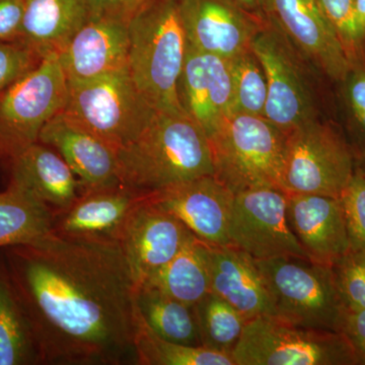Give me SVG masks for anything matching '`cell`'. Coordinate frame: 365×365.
<instances>
[{
  "mask_svg": "<svg viewBox=\"0 0 365 365\" xmlns=\"http://www.w3.org/2000/svg\"><path fill=\"white\" fill-rule=\"evenodd\" d=\"M355 9L365 36V0H354Z\"/></svg>",
  "mask_w": 365,
  "mask_h": 365,
  "instance_id": "ab89813d",
  "label": "cell"
},
{
  "mask_svg": "<svg viewBox=\"0 0 365 365\" xmlns=\"http://www.w3.org/2000/svg\"><path fill=\"white\" fill-rule=\"evenodd\" d=\"M352 66L365 63V36L354 0H317Z\"/></svg>",
  "mask_w": 365,
  "mask_h": 365,
  "instance_id": "1f68e13d",
  "label": "cell"
},
{
  "mask_svg": "<svg viewBox=\"0 0 365 365\" xmlns=\"http://www.w3.org/2000/svg\"><path fill=\"white\" fill-rule=\"evenodd\" d=\"M62 111L118 150L138 137L155 109L141 95L128 67H124L98 78L68 81Z\"/></svg>",
  "mask_w": 365,
  "mask_h": 365,
  "instance_id": "8992f818",
  "label": "cell"
},
{
  "mask_svg": "<svg viewBox=\"0 0 365 365\" xmlns=\"http://www.w3.org/2000/svg\"><path fill=\"white\" fill-rule=\"evenodd\" d=\"M341 333L349 341L357 365H365V309H347Z\"/></svg>",
  "mask_w": 365,
  "mask_h": 365,
  "instance_id": "d590c367",
  "label": "cell"
},
{
  "mask_svg": "<svg viewBox=\"0 0 365 365\" xmlns=\"http://www.w3.org/2000/svg\"><path fill=\"white\" fill-rule=\"evenodd\" d=\"M350 248H365V173L361 163H357L354 174L339 197Z\"/></svg>",
  "mask_w": 365,
  "mask_h": 365,
  "instance_id": "836d02e7",
  "label": "cell"
},
{
  "mask_svg": "<svg viewBox=\"0 0 365 365\" xmlns=\"http://www.w3.org/2000/svg\"><path fill=\"white\" fill-rule=\"evenodd\" d=\"M267 79L264 118L287 132L319 119L313 86L299 52L272 25L266 23L252 42Z\"/></svg>",
  "mask_w": 365,
  "mask_h": 365,
  "instance_id": "30bf717a",
  "label": "cell"
},
{
  "mask_svg": "<svg viewBox=\"0 0 365 365\" xmlns=\"http://www.w3.org/2000/svg\"><path fill=\"white\" fill-rule=\"evenodd\" d=\"M345 136L357 162L365 160V63L352 66L340 83Z\"/></svg>",
  "mask_w": 365,
  "mask_h": 365,
  "instance_id": "4dcf8cb0",
  "label": "cell"
},
{
  "mask_svg": "<svg viewBox=\"0 0 365 365\" xmlns=\"http://www.w3.org/2000/svg\"><path fill=\"white\" fill-rule=\"evenodd\" d=\"M90 16H109L130 21L148 0H86Z\"/></svg>",
  "mask_w": 365,
  "mask_h": 365,
  "instance_id": "74e56055",
  "label": "cell"
},
{
  "mask_svg": "<svg viewBox=\"0 0 365 365\" xmlns=\"http://www.w3.org/2000/svg\"><path fill=\"white\" fill-rule=\"evenodd\" d=\"M230 61L232 86V114L264 117L268 86L265 72L252 50Z\"/></svg>",
  "mask_w": 365,
  "mask_h": 365,
  "instance_id": "f546056e",
  "label": "cell"
},
{
  "mask_svg": "<svg viewBox=\"0 0 365 365\" xmlns=\"http://www.w3.org/2000/svg\"><path fill=\"white\" fill-rule=\"evenodd\" d=\"M118 162L122 186L144 195L215 176L210 141L185 111L155 110L138 137L118 150Z\"/></svg>",
  "mask_w": 365,
  "mask_h": 365,
  "instance_id": "7a4b0ae2",
  "label": "cell"
},
{
  "mask_svg": "<svg viewBox=\"0 0 365 365\" xmlns=\"http://www.w3.org/2000/svg\"><path fill=\"white\" fill-rule=\"evenodd\" d=\"M1 250L42 364H136L135 284L119 242L51 232Z\"/></svg>",
  "mask_w": 365,
  "mask_h": 365,
  "instance_id": "6da1fadb",
  "label": "cell"
},
{
  "mask_svg": "<svg viewBox=\"0 0 365 365\" xmlns=\"http://www.w3.org/2000/svg\"><path fill=\"white\" fill-rule=\"evenodd\" d=\"M357 163L345 134L319 118L287 132L281 189L339 198Z\"/></svg>",
  "mask_w": 365,
  "mask_h": 365,
  "instance_id": "9c48e42d",
  "label": "cell"
},
{
  "mask_svg": "<svg viewBox=\"0 0 365 365\" xmlns=\"http://www.w3.org/2000/svg\"><path fill=\"white\" fill-rule=\"evenodd\" d=\"M25 4L26 0H0V41L19 40Z\"/></svg>",
  "mask_w": 365,
  "mask_h": 365,
  "instance_id": "8d00e7d4",
  "label": "cell"
},
{
  "mask_svg": "<svg viewBox=\"0 0 365 365\" xmlns=\"http://www.w3.org/2000/svg\"><path fill=\"white\" fill-rule=\"evenodd\" d=\"M235 365H357L344 334L294 325L274 314L247 322Z\"/></svg>",
  "mask_w": 365,
  "mask_h": 365,
  "instance_id": "52a82bcc",
  "label": "cell"
},
{
  "mask_svg": "<svg viewBox=\"0 0 365 365\" xmlns=\"http://www.w3.org/2000/svg\"><path fill=\"white\" fill-rule=\"evenodd\" d=\"M235 1L254 16L266 21L263 11V0H235Z\"/></svg>",
  "mask_w": 365,
  "mask_h": 365,
  "instance_id": "f35d334b",
  "label": "cell"
},
{
  "mask_svg": "<svg viewBox=\"0 0 365 365\" xmlns=\"http://www.w3.org/2000/svg\"><path fill=\"white\" fill-rule=\"evenodd\" d=\"M178 6L187 43L227 59L251 50L254 38L267 23L235 0H178Z\"/></svg>",
  "mask_w": 365,
  "mask_h": 365,
  "instance_id": "5bb4252c",
  "label": "cell"
},
{
  "mask_svg": "<svg viewBox=\"0 0 365 365\" xmlns=\"http://www.w3.org/2000/svg\"><path fill=\"white\" fill-rule=\"evenodd\" d=\"M53 211L20 185L0 192V249L31 244L52 232Z\"/></svg>",
  "mask_w": 365,
  "mask_h": 365,
  "instance_id": "484cf974",
  "label": "cell"
},
{
  "mask_svg": "<svg viewBox=\"0 0 365 365\" xmlns=\"http://www.w3.org/2000/svg\"><path fill=\"white\" fill-rule=\"evenodd\" d=\"M232 246L255 260L295 257L311 260L290 227L287 193L279 188H257L235 196L230 218Z\"/></svg>",
  "mask_w": 365,
  "mask_h": 365,
  "instance_id": "8fae6325",
  "label": "cell"
},
{
  "mask_svg": "<svg viewBox=\"0 0 365 365\" xmlns=\"http://www.w3.org/2000/svg\"><path fill=\"white\" fill-rule=\"evenodd\" d=\"M178 95L182 109L210 141L232 115V76L228 59L198 51L187 43Z\"/></svg>",
  "mask_w": 365,
  "mask_h": 365,
  "instance_id": "9a60e30c",
  "label": "cell"
},
{
  "mask_svg": "<svg viewBox=\"0 0 365 365\" xmlns=\"http://www.w3.org/2000/svg\"><path fill=\"white\" fill-rule=\"evenodd\" d=\"M128 30V69L141 95L155 110L185 111L178 85L187 38L178 0H148Z\"/></svg>",
  "mask_w": 365,
  "mask_h": 365,
  "instance_id": "3957f363",
  "label": "cell"
},
{
  "mask_svg": "<svg viewBox=\"0 0 365 365\" xmlns=\"http://www.w3.org/2000/svg\"><path fill=\"white\" fill-rule=\"evenodd\" d=\"M150 196L208 246H232L230 225L235 195L215 176L198 178Z\"/></svg>",
  "mask_w": 365,
  "mask_h": 365,
  "instance_id": "2e32d148",
  "label": "cell"
},
{
  "mask_svg": "<svg viewBox=\"0 0 365 365\" xmlns=\"http://www.w3.org/2000/svg\"><path fill=\"white\" fill-rule=\"evenodd\" d=\"M39 143L57 151L81 182V194L120 186L118 150L63 111L48 121Z\"/></svg>",
  "mask_w": 365,
  "mask_h": 365,
  "instance_id": "e0dca14e",
  "label": "cell"
},
{
  "mask_svg": "<svg viewBox=\"0 0 365 365\" xmlns=\"http://www.w3.org/2000/svg\"><path fill=\"white\" fill-rule=\"evenodd\" d=\"M6 169L9 182L30 191L53 213L64 210L81 195V182L73 170L56 150L39 141Z\"/></svg>",
  "mask_w": 365,
  "mask_h": 365,
  "instance_id": "7402d4cb",
  "label": "cell"
},
{
  "mask_svg": "<svg viewBox=\"0 0 365 365\" xmlns=\"http://www.w3.org/2000/svg\"><path fill=\"white\" fill-rule=\"evenodd\" d=\"M43 58L19 42L0 41V91L34 71Z\"/></svg>",
  "mask_w": 365,
  "mask_h": 365,
  "instance_id": "e575fe53",
  "label": "cell"
},
{
  "mask_svg": "<svg viewBox=\"0 0 365 365\" xmlns=\"http://www.w3.org/2000/svg\"><path fill=\"white\" fill-rule=\"evenodd\" d=\"M136 313L163 339L202 346L195 307L172 299L150 285L135 287Z\"/></svg>",
  "mask_w": 365,
  "mask_h": 365,
  "instance_id": "4316f807",
  "label": "cell"
},
{
  "mask_svg": "<svg viewBox=\"0 0 365 365\" xmlns=\"http://www.w3.org/2000/svg\"><path fill=\"white\" fill-rule=\"evenodd\" d=\"M287 217L295 237L314 263L333 267L349 251L339 198L287 193Z\"/></svg>",
  "mask_w": 365,
  "mask_h": 365,
  "instance_id": "ffe728a7",
  "label": "cell"
},
{
  "mask_svg": "<svg viewBox=\"0 0 365 365\" xmlns=\"http://www.w3.org/2000/svg\"><path fill=\"white\" fill-rule=\"evenodd\" d=\"M332 268L347 309H365V248H350Z\"/></svg>",
  "mask_w": 365,
  "mask_h": 365,
  "instance_id": "d6a6232c",
  "label": "cell"
},
{
  "mask_svg": "<svg viewBox=\"0 0 365 365\" xmlns=\"http://www.w3.org/2000/svg\"><path fill=\"white\" fill-rule=\"evenodd\" d=\"M210 292L222 297L247 321L274 314V304L265 278L256 260L234 246L207 245Z\"/></svg>",
  "mask_w": 365,
  "mask_h": 365,
  "instance_id": "44dd1931",
  "label": "cell"
},
{
  "mask_svg": "<svg viewBox=\"0 0 365 365\" xmlns=\"http://www.w3.org/2000/svg\"><path fill=\"white\" fill-rule=\"evenodd\" d=\"M136 316L134 347L137 365H235L228 353L163 339L137 313Z\"/></svg>",
  "mask_w": 365,
  "mask_h": 365,
  "instance_id": "83f0119b",
  "label": "cell"
},
{
  "mask_svg": "<svg viewBox=\"0 0 365 365\" xmlns=\"http://www.w3.org/2000/svg\"><path fill=\"white\" fill-rule=\"evenodd\" d=\"M88 18L86 0H26L16 42L44 58L61 52Z\"/></svg>",
  "mask_w": 365,
  "mask_h": 365,
  "instance_id": "603a6c76",
  "label": "cell"
},
{
  "mask_svg": "<svg viewBox=\"0 0 365 365\" xmlns=\"http://www.w3.org/2000/svg\"><path fill=\"white\" fill-rule=\"evenodd\" d=\"M285 143L287 133L266 118L232 114L210 139L215 177L235 195L281 189Z\"/></svg>",
  "mask_w": 365,
  "mask_h": 365,
  "instance_id": "277c9868",
  "label": "cell"
},
{
  "mask_svg": "<svg viewBox=\"0 0 365 365\" xmlns=\"http://www.w3.org/2000/svg\"><path fill=\"white\" fill-rule=\"evenodd\" d=\"M143 285H150L172 299L195 307L210 292L207 245L192 234L174 259Z\"/></svg>",
  "mask_w": 365,
  "mask_h": 365,
  "instance_id": "d4e9b609",
  "label": "cell"
},
{
  "mask_svg": "<svg viewBox=\"0 0 365 365\" xmlns=\"http://www.w3.org/2000/svg\"><path fill=\"white\" fill-rule=\"evenodd\" d=\"M192 234L177 216L146 197L132 211L119 239L135 287L153 279Z\"/></svg>",
  "mask_w": 365,
  "mask_h": 365,
  "instance_id": "7c38bea8",
  "label": "cell"
},
{
  "mask_svg": "<svg viewBox=\"0 0 365 365\" xmlns=\"http://www.w3.org/2000/svg\"><path fill=\"white\" fill-rule=\"evenodd\" d=\"M263 11L302 58L335 83L346 78L349 62L317 0H263Z\"/></svg>",
  "mask_w": 365,
  "mask_h": 365,
  "instance_id": "4fadbf2b",
  "label": "cell"
},
{
  "mask_svg": "<svg viewBox=\"0 0 365 365\" xmlns=\"http://www.w3.org/2000/svg\"><path fill=\"white\" fill-rule=\"evenodd\" d=\"M128 21L90 16L58 53L67 81L98 78L128 67Z\"/></svg>",
  "mask_w": 365,
  "mask_h": 365,
  "instance_id": "d6986e66",
  "label": "cell"
},
{
  "mask_svg": "<svg viewBox=\"0 0 365 365\" xmlns=\"http://www.w3.org/2000/svg\"><path fill=\"white\" fill-rule=\"evenodd\" d=\"M68 81L58 53L43 58L20 81L0 91V165L9 167L39 141L49 120L66 107Z\"/></svg>",
  "mask_w": 365,
  "mask_h": 365,
  "instance_id": "ba28073f",
  "label": "cell"
},
{
  "mask_svg": "<svg viewBox=\"0 0 365 365\" xmlns=\"http://www.w3.org/2000/svg\"><path fill=\"white\" fill-rule=\"evenodd\" d=\"M148 195L120 186L86 192L53 213L52 232L66 239L117 242L132 211Z\"/></svg>",
  "mask_w": 365,
  "mask_h": 365,
  "instance_id": "ac0fdd59",
  "label": "cell"
},
{
  "mask_svg": "<svg viewBox=\"0 0 365 365\" xmlns=\"http://www.w3.org/2000/svg\"><path fill=\"white\" fill-rule=\"evenodd\" d=\"M32 326L0 249V365H39Z\"/></svg>",
  "mask_w": 365,
  "mask_h": 365,
  "instance_id": "cb8c5ba5",
  "label": "cell"
},
{
  "mask_svg": "<svg viewBox=\"0 0 365 365\" xmlns=\"http://www.w3.org/2000/svg\"><path fill=\"white\" fill-rule=\"evenodd\" d=\"M361 163L362 167H364V173H365V160L364 162H360Z\"/></svg>",
  "mask_w": 365,
  "mask_h": 365,
  "instance_id": "60d3db41",
  "label": "cell"
},
{
  "mask_svg": "<svg viewBox=\"0 0 365 365\" xmlns=\"http://www.w3.org/2000/svg\"><path fill=\"white\" fill-rule=\"evenodd\" d=\"M256 262L272 297L274 316L294 325L341 332L347 307L332 267L295 257Z\"/></svg>",
  "mask_w": 365,
  "mask_h": 365,
  "instance_id": "5b68a950",
  "label": "cell"
},
{
  "mask_svg": "<svg viewBox=\"0 0 365 365\" xmlns=\"http://www.w3.org/2000/svg\"><path fill=\"white\" fill-rule=\"evenodd\" d=\"M194 307L203 347L232 355L248 321L212 292L206 294Z\"/></svg>",
  "mask_w": 365,
  "mask_h": 365,
  "instance_id": "f1b7e54d",
  "label": "cell"
}]
</instances>
